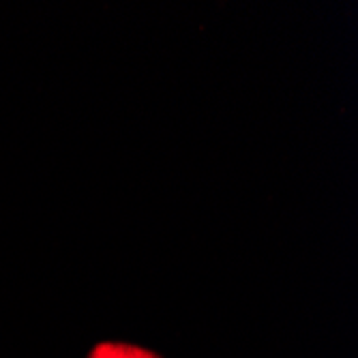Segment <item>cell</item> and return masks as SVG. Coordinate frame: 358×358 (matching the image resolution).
Returning a JSON list of instances; mask_svg holds the SVG:
<instances>
[{
	"instance_id": "obj_1",
	"label": "cell",
	"mask_w": 358,
	"mask_h": 358,
	"mask_svg": "<svg viewBox=\"0 0 358 358\" xmlns=\"http://www.w3.org/2000/svg\"><path fill=\"white\" fill-rule=\"evenodd\" d=\"M88 358H159V356L146 348H140V345L103 341V343H96L90 350Z\"/></svg>"
}]
</instances>
